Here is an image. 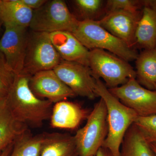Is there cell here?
<instances>
[{
	"instance_id": "24",
	"label": "cell",
	"mask_w": 156,
	"mask_h": 156,
	"mask_svg": "<svg viewBox=\"0 0 156 156\" xmlns=\"http://www.w3.org/2000/svg\"><path fill=\"white\" fill-rule=\"evenodd\" d=\"M143 7L141 1L134 0H108L105 9L106 14L112 11H125L136 12Z\"/></svg>"
},
{
	"instance_id": "8",
	"label": "cell",
	"mask_w": 156,
	"mask_h": 156,
	"mask_svg": "<svg viewBox=\"0 0 156 156\" xmlns=\"http://www.w3.org/2000/svg\"><path fill=\"white\" fill-rule=\"evenodd\" d=\"M124 105L138 116L156 114V92L142 87L136 78L129 79L122 86L108 89Z\"/></svg>"
},
{
	"instance_id": "10",
	"label": "cell",
	"mask_w": 156,
	"mask_h": 156,
	"mask_svg": "<svg viewBox=\"0 0 156 156\" xmlns=\"http://www.w3.org/2000/svg\"><path fill=\"white\" fill-rule=\"evenodd\" d=\"M5 26L0 39V51L10 68L15 74H19L24 67L28 34L27 28L8 24Z\"/></svg>"
},
{
	"instance_id": "29",
	"label": "cell",
	"mask_w": 156,
	"mask_h": 156,
	"mask_svg": "<svg viewBox=\"0 0 156 156\" xmlns=\"http://www.w3.org/2000/svg\"><path fill=\"white\" fill-rule=\"evenodd\" d=\"M7 93L0 92V108L6 103Z\"/></svg>"
},
{
	"instance_id": "15",
	"label": "cell",
	"mask_w": 156,
	"mask_h": 156,
	"mask_svg": "<svg viewBox=\"0 0 156 156\" xmlns=\"http://www.w3.org/2000/svg\"><path fill=\"white\" fill-rule=\"evenodd\" d=\"M33 12L21 0L0 1V20L4 25L27 28L30 25Z\"/></svg>"
},
{
	"instance_id": "11",
	"label": "cell",
	"mask_w": 156,
	"mask_h": 156,
	"mask_svg": "<svg viewBox=\"0 0 156 156\" xmlns=\"http://www.w3.org/2000/svg\"><path fill=\"white\" fill-rule=\"evenodd\" d=\"M29 86L37 97L49 101L53 104L76 96L53 70L39 72L31 76Z\"/></svg>"
},
{
	"instance_id": "9",
	"label": "cell",
	"mask_w": 156,
	"mask_h": 156,
	"mask_svg": "<svg viewBox=\"0 0 156 156\" xmlns=\"http://www.w3.org/2000/svg\"><path fill=\"white\" fill-rule=\"evenodd\" d=\"M53 70L76 96L90 99L97 97L95 90L96 80L89 66L75 62L62 60Z\"/></svg>"
},
{
	"instance_id": "2",
	"label": "cell",
	"mask_w": 156,
	"mask_h": 156,
	"mask_svg": "<svg viewBox=\"0 0 156 156\" xmlns=\"http://www.w3.org/2000/svg\"><path fill=\"white\" fill-rule=\"evenodd\" d=\"M95 93L102 98L107 110L108 134L102 147L112 156H121L120 147L128 128L138 116L112 94L100 79L96 80Z\"/></svg>"
},
{
	"instance_id": "26",
	"label": "cell",
	"mask_w": 156,
	"mask_h": 156,
	"mask_svg": "<svg viewBox=\"0 0 156 156\" xmlns=\"http://www.w3.org/2000/svg\"><path fill=\"white\" fill-rule=\"evenodd\" d=\"M26 6L33 11H35L41 8L46 3V0H21Z\"/></svg>"
},
{
	"instance_id": "14",
	"label": "cell",
	"mask_w": 156,
	"mask_h": 156,
	"mask_svg": "<svg viewBox=\"0 0 156 156\" xmlns=\"http://www.w3.org/2000/svg\"><path fill=\"white\" fill-rule=\"evenodd\" d=\"M89 114L79 104L62 101L53 105L50 118L53 128L73 130L77 128Z\"/></svg>"
},
{
	"instance_id": "19",
	"label": "cell",
	"mask_w": 156,
	"mask_h": 156,
	"mask_svg": "<svg viewBox=\"0 0 156 156\" xmlns=\"http://www.w3.org/2000/svg\"><path fill=\"white\" fill-rule=\"evenodd\" d=\"M136 80L142 87L154 91L156 85V50H144L136 59Z\"/></svg>"
},
{
	"instance_id": "22",
	"label": "cell",
	"mask_w": 156,
	"mask_h": 156,
	"mask_svg": "<svg viewBox=\"0 0 156 156\" xmlns=\"http://www.w3.org/2000/svg\"><path fill=\"white\" fill-rule=\"evenodd\" d=\"M73 2L83 20H94L103 7V1L101 0H75Z\"/></svg>"
},
{
	"instance_id": "18",
	"label": "cell",
	"mask_w": 156,
	"mask_h": 156,
	"mask_svg": "<svg viewBox=\"0 0 156 156\" xmlns=\"http://www.w3.org/2000/svg\"><path fill=\"white\" fill-rule=\"evenodd\" d=\"M39 156H78L74 136L68 134L49 133Z\"/></svg>"
},
{
	"instance_id": "20",
	"label": "cell",
	"mask_w": 156,
	"mask_h": 156,
	"mask_svg": "<svg viewBox=\"0 0 156 156\" xmlns=\"http://www.w3.org/2000/svg\"><path fill=\"white\" fill-rule=\"evenodd\" d=\"M121 156H156L149 143L133 124L124 136Z\"/></svg>"
},
{
	"instance_id": "1",
	"label": "cell",
	"mask_w": 156,
	"mask_h": 156,
	"mask_svg": "<svg viewBox=\"0 0 156 156\" xmlns=\"http://www.w3.org/2000/svg\"><path fill=\"white\" fill-rule=\"evenodd\" d=\"M30 76L16 75L7 93L6 104L15 119L27 127L41 128L50 119L53 103L36 96L29 86Z\"/></svg>"
},
{
	"instance_id": "21",
	"label": "cell",
	"mask_w": 156,
	"mask_h": 156,
	"mask_svg": "<svg viewBox=\"0 0 156 156\" xmlns=\"http://www.w3.org/2000/svg\"><path fill=\"white\" fill-rule=\"evenodd\" d=\"M49 133L33 135L27 130L16 139L9 156H39Z\"/></svg>"
},
{
	"instance_id": "4",
	"label": "cell",
	"mask_w": 156,
	"mask_h": 156,
	"mask_svg": "<svg viewBox=\"0 0 156 156\" xmlns=\"http://www.w3.org/2000/svg\"><path fill=\"white\" fill-rule=\"evenodd\" d=\"M89 67L94 79H103L107 87L115 88L136 79L133 68L122 58L101 49L89 51Z\"/></svg>"
},
{
	"instance_id": "23",
	"label": "cell",
	"mask_w": 156,
	"mask_h": 156,
	"mask_svg": "<svg viewBox=\"0 0 156 156\" xmlns=\"http://www.w3.org/2000/svg\"><path fill=\"white\" fill-rule=\"evenodd\" d=\"M134 124L150 144H156V114L138 116Z\"/></svg>"
},
{
	"instance_id": "6",
	"label": "cell",
	"mask_w": 156,
	"mask_h": 156,
	"mask_svg": "<svg viewBox=\"0 0 156 156\" xmlns=\"http://www.w3.org/2000/svg\"><path fill=\"white\" fill-rule=\"evenodd\" d=\"M79 21L69 11L64 1L52 0L47 1L41 8L34 11L30 27L33 31L72 33Z\"/></svg>"
},
{
	"instance_id": "27",
	"label": "cell",
	"mask_w": 156,
	"mask_h": 156,
	"mask_svg": "<svg viewBox=\"0 0 156 156\" xmlns=\"http://www.w3.org/2000/svg\"><path fill=\"white\" fill-rule=\"evenodd\" d=\"M141 3L143 8L147 7L156 11V0H144L141 1Z\"/></svg>"
},
{
	"instance_id": "31",
	"label": "cell",
	"mask_w": 156,
	"mask_h": 156,
	"mask_svg": "<svg viewBox=\"0 0 156 156\" xmlns=\"http://www.w3.org/2000/svg\"><path fill=\"white\" fill-rule=\"evenodd\" d=\"M151 146L156 154V144H151Z\"/></svg>"
},
{
	"instance_id": "5",
	"label": "cell",
	"mask_w": 156,
	"mask_h": 156,
	"mask_svg": "<svg viewBox=\"0 0 156 156\" xmlns=\"http://www.w3.org/2000/svg\"><path fill=\"white\" fill-rule=\"evenodd\" d=\"M107 134V110L101 98L87 117L86 125L74 135L78 156L95 155Z\"/></svg>"
},
{
	"instance_id": "33",
	"label": "cell",
	"mask_w": 156,
	"mask_h": 156,
	"mask_svg": "<svg viewBox=\"0 0 156 156\" xmlns=\"http://www.w3.org/2000/svg\"></svg>"
},
{
	"instance_id": "13",
	"label": "cell",
	"mask_w": 156,
	"mask_h": 156,
	"mask_svg": "<svg viewBox=\"0 0 156 156\" xmlns=\"http://www.w3.org/2000/svg\"><path fill=\"white\" fill-rule=\"evenodd\" d=\"M51 41L62 60L75 62L89 66V51L72 33H51Z\"/></svg>"
},
{
	"instance_id": "12",
	"label": "cell",
	"mask_w": 156,
	"mask_h": 156,
	"mask_svg": "<svg viewBox=\"0 0 156 156\" xmlns=\"http://www.w3.org/2000/svg\"><path fill=\"white\" fill-rule=\"evenodd\" d=\"M141 14L139 11H114L97 20L103 28L133 48L135 46V34Z\"/></svg>"
},
{
	"instance_id": "3",
	"label": "cell",
	"mask_w": 156,
	"mask_h": 156,
	"mask_svg": "<svg viewBox=\"0 0 156 156\" xmlns=\"http://www.w3.org/2000/svg\"><path fill=\"white\" fill-rule=\"evenodd\" d=\"M88 50H108L126 61L136 60L137 52L100 25L97 20H80L72 33Z\"/></svg>"
},
{
	"instance_id": "30",
	"label": "cell",
	"mask_w": 156,
	"mask_h": 156,
	"mask_svg": "<svg viewBox=\"0 0 156 156\" xmlns=\"http://www.w3.org/2000/svg\"><path fill=\"white\" fill-rule=\"evenodd\" d=\"M13 144H14L12 145H10L9 147H7L5 150L3 151L0 154V156H9L11 150H12Z\"/></svg>"
},
{
	"instance_id": "32",
	"label": "cell",
	"mask_w": 156,
	"mask_h": 156,
	"mask_svg": "<svg viewBox=\"0 0 156 156\" xmlns=\"http://www.w3.org/2000/svg\"><path fill=\"white\" fill-rule=\"evenodd\" d=\"M154 91H155L156 92V85L155 88V90H154Z\"/></svg>"
},
{
	"instance_id": "16",
	"label": "cell",
	"mask_w": 156,
	"mask_h": 156,
	"mask_svg": "<svg viewBox=\"0 0 156 156\" xmlns=\"http://www.w3.org/2000/svg\"><path fill=\"white\" fill-rule=\"evenodd\" d=\"M28 129L27 126L15 119L6 101L0 108V154Z\"/></svg>"
},
{
	"instance_id": "7",
	"label": "cell",
	"mask_w": 156,
	"mask_h": 156,
	"mask_svg": "<svg viewBox=\"0 0 156 156\" xmlns=\"http://www.w3.org/2000/svg\"><path fill=\"white\" fill-rule=\"evenodd\" d=\"M62 60L51 41L50 34L32 31L28 34L21 73L31 76L39 72L53 70Z\"/></svg>"
},
{
	"instance_id": "17",
	"label": "cell",
	"mask_w": 156,
	"mask_h": 156,
	"mask_svg": "<svg viewBox=\"0 0 156 156\" xmlns=\"http://www.w3.org/2000/svg\"><path fill=\"white\" fill-rule=\"evenodd\" d=\"M135 45L144 50L156 49V11L144 7L135 34Z\"/></svg>"
},
{
	"instance_id": "25",
	"label": "cell",
	"mask_w": 156,
	"mask_h": 156,
	"mask_svg": "<svg viewBox=\"0 0 156 156\" xmlns=\"http://www.w3.org/2000/svg\"><path fill=\"white\" fill-rule=\"evenodd\" d=\"M16 75L9 67L4 55L0 51V92L8 93Z\"/></svg>"
},
{
	"instance_id": "28",
	"label": "cell",
	"mask_w": 156,
	"mask_h": 156,
	"mask_svg": "<svg viewBox=\"0 0 156 156\" xmlns=\"http://www.w3.org/2000/svg\"><path fill=\"white\" fill-rule=\"evenodd\" d=\"M93 156H112L109 151L105 148L101 147L95 155Z\"/></svg>"
}]
</instances>
